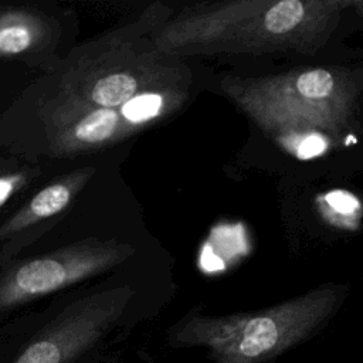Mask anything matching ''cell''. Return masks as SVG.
Listing matches in <instances>:
<instances>
[{"instance_id": "obj_1", "label": "cell", "mask_w": 363, "mask_h": 363, "mask_svg": "<svg viewBox=\"0 0 363 363\" xmlns=\"http://www.w3.org/2000/svg\"><path fill=\"white\" fill-rule=\"evenodd\" d=\"M349 0H230L200 3L172 14L150 34L153 48L189 55H312L337 24Z\"/></svg>"}, {"instance_id": "obj_6", "label": "cell", "mask_w": 363, "mask_h": 363, "mask_svg": "<svg viewBox=\"0 0 363 363\" xmlns=\"http://www.w3.org/2000/svg\"><path fill=\"white\" fill-rule=\"evenodd\" d=\"M133 254V245L115 238H86L16 262L0 275V311L106 272Z\"/></svg>"}, {"instance_id": "obj_4", "label": "cell", "mask_w": 363, "mask_h": 363, "mask_svg": "<svg viewBox=\"0 0 363 363\" xmlns=\"http://www.w3.org/2000/svg\"><path fill=\"white\" fill-rule=\"evenodd\" d=\"M347 295L323 284L272 306L210 316L189 313L169 333L173 347H204L211 363H269L318 333Z\"/></svg>"}, {"instance_id": "obj_8", "label": "cell", "mask_w": 363, "mask_h": 363, "mask_svg": "<svg viewBox=\"0 0 363 363\" xmlns=\"http://www.w3.org/2000/svg\"><path fill=\"white\" fill-rule=\"evenodd\" d=\"M92 174V167L78 169L43 187L0 227V240L62 214Z\"/></svg>"}, {"instance_id": "obj_2", "label": "cell", "mask_w": 363, "mask_h": 363, "mask_svg": "<svg viewBox=\"0 0 363 363\" xmlns=\"http://www.w3.org/2000/svg\"><path fill=\"white\" fill-rule=\"evenodd\" d=\"M221 89L259 129L301 157L342 145L359 106V81L342 67L225 77Z\"/></svg>"}, {"instance_id": "obj_5", "label": "cell", "mask_w": 363, "mask_h": 363, "mask_svg": "<svg viewBox=\"0 0 363 363\" xmlns=\"http://www.w3.org/2000/svg\"><path fill=\"white\" fill-rule=\"evenodd\" d=\"M189 86L138 95L118 108H92L44 115L48 147L55 156H74L109 147L177 111Z\"/></svg>"}, {"instance_id": "obj_7", "label": "cell", "mask_w": 363, "mask_h": 363, "mask_svg": "<svg viewBox=\"0 0 363 363\" xmlns=\"http://www.w3.org/2000/svg\"><path fill=\"white\" fill-rule=\"evenodd\" d=\"M133 296L132 286L116 285L78 298L33 339L13 363H72L119 323Z\"/></svg>"}, {"instance_id": "obj_9", "label": "cell", "mask_w": 363, "mask_h": 363, "mask_svg": "<svg viewBox=\"0 0 363 363\" xmlns=\"http://www.w3.org/2000/svg\"><path fill=\"white\" fill-rule=\"evenodd\" d=\"M51 33L48 21L35 11L0 13V57H16L38 50Z\"/></svg>"}, {"instance_id": "obj_10", "label": "cell", "mask_w": 363, "mask_h": 363, "mask_svg": "<svg viewBox=\"0 0 363 363\" xmlns=\"http://www.w3.org/2000/svg\"><path fill=\"white\" fill-rule=\"evenodd\" d=\"M26 183L24 173H13L0 176V206H3L10 196Z\"/></svg>"}, {"instance_id": "obj_3", "label": "cell", "mask_w": 363, "mask_h": 363, "mask_svg": "<svg viewBox=\"0 0 363 363\" xmlns=\"http://www.w3.org/2000/svg\"><path fill=\"white\" fill-rule=\"evenodd\" d=\"M170 14L166 6L155 3L136 20L75 48L44 115L118 108L143 92L189 86V71L182 60L157 52L150 40Z\"/></svg>"}]
</instances>
